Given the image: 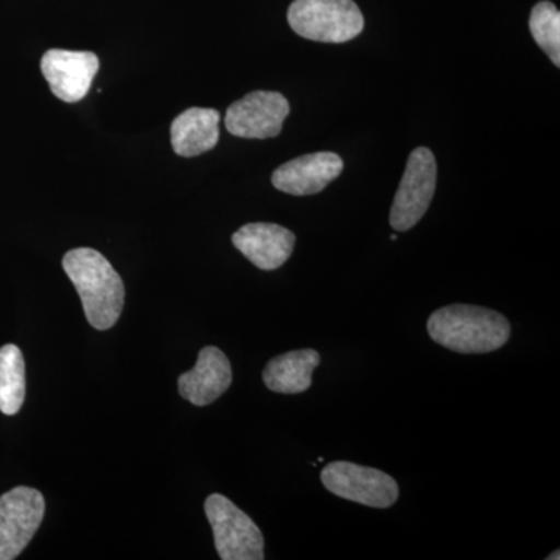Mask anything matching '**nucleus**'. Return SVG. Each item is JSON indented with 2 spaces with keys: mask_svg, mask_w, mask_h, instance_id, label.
<instances>
[{
  "mask_svg": "<svg viewBox=\"0 0 560 560\" xmlns=\"http://www.w3.org/2000/svg\"><path fill=\"white\" fill-rule=\"evenodd\" d=\"M62 268L79 291L88 323L97 330L116 326L124 311L125 287L108 259L95 249H72L66 253Z\"/></svg>",
  "mask_w": 560,
  "mask_h": 560,
  "instance_id": "nucleus-1",
  "label": "nucleus"
},
{
  "mask_svg": "<svg viewBox=\"0 0 560 560\" xmlns=\"http://www.w3.org/2000/svg\"><path fill=\"white\" fill-rule=\"evenodd\" d=\"M431 340L458 353H488L510 341L511 324L501 313L478 305L453 304L430 316Z\"/></svg>",
  "mask_w": 560,
  "mask_h": 560,
  "instance_id": "nucleus-2",
  "label": "nucleus"
},
{
  "mask_svg": "<svg viewBox=\"0 0 560 560\" xmlns=\"http://www.w3.org/2000/svg\"><path fill=\"white\" fill-rule=\"evenodd\" d=\"M289 24L302 38L341 44L363 32L364 18L353 0H294Z\"/></svg>",
  "mask_w": 560,
  "mask_h": 560,
  "instance_id": "nucleus-3",
  "label": "nucleus"
},
{
  "mask_svg": "<svg viewBox=\"0 0 560 560\" xmlns=\"http://www.w3.org/2000/svg\"><path fill=\"white\" fill-rule=\"evenodd\" d=\"M206 515L213 530L217 552L223 560H261L265 558L264 534L242 510L220 493H212L205 503Z\"/></svg>",
  "mask_w": 560,
  "mask_h": 560,
  "instance_id": "nucleus-4",
  "label": "nucleus"
},
{
  "mask_svg": "<svg viewBox=\"0 0 560 560\" xmlns=\"http://www.w3.org/2000/svg\"><path fill=\"white\" fill-rule=\"evenodd\" d=\"M436 180L434 154L425 147L412 151L390 208L389 224L394 231H410L422 220L433 200Z\"/></svg>",
  "mask_w": 560,
  "mask_h": 560,
  "instance_id": "nucleus-5",
  "label": "nucleus"
},
{
  "mask_svg": "<svg viewBox=\"0 0 560 560\" xmlns=\"http://www.w3.org/2000/svg\"><path fill=\"white\" fill-rule=\"evenodd\" d=\"M324 488L340 499L386 510L399 500V486L388 474L348 460H337L320 471Z\"/></svg>",
  "mask_w": 560,
  "mask_h": 560,
  "instance_id": "nucleus-6",
  "label": "nucleus"
},
{
  "mask_svg": "<svg viewBox=\"0 0 560 560\" xmlns=\"http://www.w3.org/2000/svg\"><path fill=\"white\" fill-rule=\"evenodd\" d=\"M46 501L39 490L11 489L0 497V560H13L31 544L43 523Z\"/></svg>",
  "mask_w": 560,
  "mask_h": 560,
  "instance_id": "nucleus-7",
  "label": "nucleus"
},
{
  "mask_svg": "<svg viewBox=\"0 0 560 560\" xmlns=\"http://www.w3.org/2000/svg\"><path fill=\"white\" fill-rule=\"evenodd\" d=\"M290 103L279 92L256 91L228 108L226 130L243 139H271L282 132Z\"/></svg>",
  "mask_w": 560,
  "mask_h": 560,
  "instance_id": "nucleus-8",
  "label": "nucleus"
},
{
  "mask_svg": "<svg viewBox=\"0 0 560 560\" xmlns=\"http://www.w3.org/2000/svg\"><path fill=\"white\" fill-rule=\"evenodd\" d=\"M98 69L101 61L92 51L51 49L40 60V70L51 92L66 103H77L86 97Z\"/></svg>",
  "mask_w": 560,
  "mask_h": 560,
  "instance_id": "nucleus-9",
  "label": "nucleus"
},
{
  "mask_svg": "<svg viewBox=\"0 0 560 560\" xmlns=\"http://www.w3.org/2000/svg\"><path fill=\"white\" fill-rule=\"evenodd\" d=\"M345 164L337 153L319 151L285 162L272 173V186L283 194L307 197L319 194L341 175Z\"/></svg>",
  "mask_w": 560,
  "mask_h": 560,
  "instance_id": "nucleus-10",
  "label": "nucleus"
},
{
  "mask_svg": "<svg viewBox=\"0 0 560 560\" xmlns=\"http://www.w3.org/2000/svg\"><path fill=\"white\" fill-rule=\"evenodd\" d=\"M243 256L264 271L278 270L293 254V232L272 223H249L232 235Z\"/></svg>",
  "mask_w": 560,
  "mask_h": 560,
  "instance_id": "nucleus-11",
  "label": "nucleus"
},
{
  "mask_svg": "<svg viewBox=\"0 0 560 560\" xmlns=\"http://www.w3.org/2000/svg\"><path fill=\"white\" fill-rule=\"evenodd\" d=\"M232 368L223 350L215 346L200 350L194 370L179 375L178 388L183 399L197 407L213 404L230 389Z\"/></svg>",
  "mask_w": 560,
  "mask_h": 560,
  "instance_id": "nucleus-12",
  "label": "nucleus"
},
{
  "mask_svg": "<svg viewBox=\"0 0 560 560\" xmlns=\"http://www.w3.org/2000/svg\"><path fill=\"white\" fill-rule=\"evenodd\" d=\"M220 113L217 109L190 108L172 124V145L183 158L200 156L219 143Z\"/></svg>",
  "mask_w": 560,
  "mask_h": 560,
  "instance_id": "nucleus-13",
  "label": "nucleus"
},
{
  "mask_svg": "<svg viewBox=\"0 0 560 560\" xmlns=\"http://www.w3.org/2000/svg\"><path fill=\"white\" fill-rule=\"evenodd\" d=\"M319 361V353L313 349L291 350L275 357L265 368V386L272 393H305L312 386V374Z\"/></svg>",
  "mask_w": 560,
  "mask_h": 560,
  "instance_id": "nucleus-14",
  "label": "nucleus"
},
{
  "mask_svg": "<svg viewBox=\"0 0 560 560\" xmlns=\"http://www.w3.org/2000/svg\"><path fill=\"white\" fill-rule=\"evenodd\" d=\"M25 399V363L21 349L7 345L0 349V411L20 412Z\"/></svg>",
  "mask_w": 560,
  "mask_h": 560,
  "instance_id": "nucleus-15",
  "label": "nucleus"
},
{
  "mask_svg": "<svg viewBox=\"0 0 560 560\" xmlns=\"http://www.w3.org/2000/svg\"><path fill=\"white\" fill-rule=\"evenodd\" d=\"M529 31L555 66H560V13L555 3L541 0L530 11Z\"/></svg>",
  "mask_w": 560,
  "mask_h": 560,
  "instance_id": "nucleus-16",
  "label": "nucleus"
},
{
  "mask_svg": "<svg viewBox=\"0 0 560 560\" xmlns=\"http://www.w3.org/2000/svg\"><path fill=\"white\" fill-rule=\"evenodd\" d=\"M559 558H560L559 551H556L555 555L550 556V558H547V559H550V560L551 559H556V560H558Z\"/></svg>",
  "mask_w": 560,
  "mask_h": 560,
  "instance_id": "nucleus-17",
  "label": "nucleus"
},
{
  "mask_svg": "<svg viewBox=\"0 0 560 560\" xmlns=\"http://www.w3.org/2000/svg\"><path fill=\"white\" fill-rule=\"evenodd\" d=\"M390 241L396 242L397 241V235L396 234L390 235Z\"/></svg>",
  "mask_w": 560,
  "mask_h": 560,
  "instance_id": "nucleus-18",
  "label": "nucleus"
}]
</instances>
